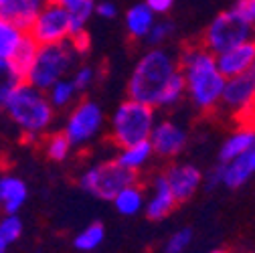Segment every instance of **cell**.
<instances>
[{
	"instance_id": "obj_37",
	"label": "cell",
	"mask_w": 255,
	"mask_h": 253,
	"mask_svg": "<svg viewBox=\"0 0 255 253\" xmlns=\"http://www.w3.org/2000/svg\"><path fill=\"white\" fill-rule=\"evenodd\" d=\"M203 184H207V188H217V186L223 184V162L215 164V166L207 172V176L203 174Z\"/></svg>"
},
{
	"instance_id": "obj_32",
	"label": "cell",
	"mask_w": 255,
	"mask_h": 253,
	"mask_svg": "<svg viewBox=\"0 0 255 253\" xmlns=\"http://www.w3.org/2000/svg\"><path fill=\"white\" fill-rule=\"evenodd\" d=\"M69 79L73 81V85L81 93V91H87L95 83V79H98V73H95V67H91V65H79V67H75L71 71Z\"/></svg>"
},
{
	"instance_id": "obj_26",
	"label": "cell",
	"mask_w": 255,
	"mask_h": 253,
	"mask_svg": "<svg viewBox=\"0 0 255 253\" xmlns=\"http://www.w3.org/2000/svg\"><path fill=\"white\" fill-rule=\"evenodd\" d=\"M106 239V229L102 223H89L87 227H83L75 239H73V247L77 251H83V253H89V251H95Z\"/></svg>"
},
{
	"instance_id": "obj_36",
	"label": "cell",
	"mask_w": 255,
	"mask_h": 253,
	"mask_svg": "<svg viewBox=\"0 0 255 253\" xmlns=\"http://www.w3.org/2000/svg\"><path fill=\"white\" fill-rule=\"evenodd\" d=\"M142 2L156 14V16H164L172 10L174 0H142Z\"/></svg>"
},
{
	"instance_id": "obj_30",
	"label": "cell",
	"mask_w": 255,
	"mask_h": 253,
	"mask_svg": "<svg viewBox=\"0 0 255 253\" xmlns=\"http://www.w3.org/2000/svg\"><path fill=\"white\" fill-rule=\"evenodd\" d=\"M20 81H22V75H18L8 63H2V67H0V108L4 106V102L8 100V96Z\"/></svg>"
},
{
	"instance_id": "obj_40",
	"label": "cell",
	"mask_w": 255,
	"mask_h": 253,
	"mask_svg": "<svg viewBox=\"0 0 255 253\" xmlns=\"http://www.w3.org/2000/svg\"><path fill=\"white\" fill-rule=\"evenodd\" d=\"M211 253H229V251H211Z\"/></svg>"
},
{
	"instance_id": "obj_17",
	"label": "cell",
	"mask_w": 255,
	"mask_h": 253,
	"mask_svg": "<svg viewBox=\"0 0 255 253\" xmlns=\"http://www.w3.org/2000/svg\"><path fill=\"white\" fill-rule=\"evenodd\" d=\"M255 174V142L251 148L231 162H223V184L229 188H239L249 182Z\"/></svg>"
},
{
	"instance_id": "obj_6",
	"label": "cell",
	"mask_w": 255,
	"mask_h": 253,
	"mask_svg": "<svg viewBox=\"0 0 255 253\" xmlns=\"http://www.w3.org/2000/svg\"><path fill=\"white\" fill-rule=\"evenodd\" d=\"M253 39V30L249 20L235 8H227L219 12L207 26L205 37H203V47L209 49L213 55H219L227 51L243 41Z\"/></svg>"
},
{
	"instance_id": "obj_18",
	"label": "cell",
	"mask_w": 255,
	"mask_h": 253,
	"mask_svg": "<svg viewBox=\"0 0 255 253\" xmlns=\"http://www.w3.org/2000/svg\"><path fill=\"white\" fill-rule=\"evenodd\" d=\"M255 142V126H247L241 124L235 132H231L223 146L219 148V162H231L235 158H239L241 154H245L251 144Z\"/></svg>"
},
{
	"instance_id": "obj_1",
	"label": "cell",
	"mask_w": 255,
	"mask_h": 253,
	"mask_svg": "<svg viewBox=\"0 0 255 253\" xmlns=\"http://www.w3.org/2000/svg\"><path fill=\"white\" fill-rule=\"evenodd\" d=\"M178 69L190 102L203 112L219 108L227 79L219 71L217 59L209 49L203 45L186 47L178 57Z\"/></svg>"
},
{
	"instance_id": "obj_2",
	"label": "cell",
	"mask_w": 255,
	"mask_h": 253,
	"mask_svg": "<svg viewBox=\"0 0 255 253\" xmlns=\"http://www.w3.org/2000/svg\"><path fill=\"white\" fill-rule=\"evenodd\" d=\"M18 134L30 142L43 140L55 124L57 110L51 106L47 93L26 81H20L0 108Z\"/></svg>"
},
{
	"instance_id": "obj_12",
	"label": "cell",
	"mask_w": 255,
	"mask_h": 253,
	"mask_svg": "<svg viewBox=\"0 0 255 253\" xmlns=\"http://www.w3.org/2000/svg\"><path fill=\"white\" fill-rule=\"evenodd\" d=\"M148 140L152 144L154 154L162 156V158H174L186 148L188 136L180 124H176L172 120H162V122L154 124Z\"/></svg>"
},
{
	"instance_id": "obj_24",
	"label": "cell",
	"mask_w": 255,
	"mask_h": 253,
	"mask_svg": "<svg viewBox=\"0 0 255 253\" xmlns=\"http://www.w3.org/2000/svg\"><path fill=\"white\" fill-rule=\"evenodd\" d=\"M45 93H47L51 106L57 112L59 110H69L77 102V98H79V91H77V87L73 85V81L69 77H63V79L55 81Z\"/></svg>"
},
{
	"instance_id": "obj_9",
	"label": "cell",
	"mask_w": 255,
	"mask_h": 253,
	"mask_svg": "<svg viewBox=\"0 0 255 253\" xmlns=\"http://www.w3.org/2000/svg\"><path fill=\"white\" fill-rule=\"evenodd\" d=\"M37 47L39 45L28 37L26 28L0 16V63H8L18 75H22V81L33 63Z\"/></svg>"
},
{
	"instance_id": "obj_33",
	"label": "cell",
	"mask_w": 255,
	"mask_h": 253,
	"mask_svg": "<svg viewBox=\"0 0 255 253\" xmlns=\"http://www.w3.org/2000/svg\"><path fill=\"white\" fill-rule=\"evenodd\" d=\"M67 43H69V47L77 53V57L87 55L89 49H91V37L87 35V28H85V30H79V33H75V35H71Z\"/></svg>"
},
{
	"instance_id": "obj_27",
	"label": "cell",
	"mask_w": 255,
	"mask_h": 253,
	"mask_svg": "<svg viewBox=\"0 0 255 253\" xmlns=\"http://www.w3.org/2000/svg\"><path fill=\"white\" fill-rule=\"evenodd\" d=\"M186 98V89H184V79L180 75V69L172 75V79L166 83L164 91H162V96L160 100H158V106L156 108H162V110H168V108H174L178 106L182 100Z\"/></svg>"
},
{
	"instance_id": "obj_3",
	"label": "cell",
	"mask_w": 255,
	"mask_h": 253,
	"mask_svg": "<svg viewBox=\"0 0 255 253\" xmlns=\"http://www.w3.org/2000/svg\"><path fill=\"white\" fill-rule=\"evenodd\" d=\"M178 71V57L164 49L152 47L146 51L132 69L128 79V98L156 108L166 83Z\"/></svg>"
},
{
	"instance_id": "obj_31",
	"label": "cell",
	"mask_w": 255,
	"mask_h": 253,
	"mask_svg": "<svg viewBox=\"0 0 255 253\" xmlns=\"http://www.w3.org/2000/svg\"><path fill=\"white\" fill-rule=\"evenodd\" d=\"M190 243H193V231H190L188 227L178 229V231H174V233L166 239V243H164V253H184V251L190 247Z\"/></svg>"
},
{
	"instance_id": "obj_34",
	"label": "cell",
	"mask_w": 255,
	"mask_h": 253,
	"mask_svg": "<svg viewBox=\"0 0 255 253\" xmlns=\"http://www.w3.org/2000/svg\"><path fill=\"white\" fill-rule=\"evenodd\" d=\"M95 16L104 20H114L118 16V4L114 0H95Z\"/></svg>"
},
{
	"instance_id": "obj_25",
	"label": "cell",
	"mask_w": 255,
	"mask_h": 253,
	"mask_svg": "<svg viewBox=\"0 0 255 253\" xmlns=\"http://www.w3.org/2000/svg\"><path fill=\"white\" fill-rule=\"evenodd\" d=\"M43 148H45V154L53 162H65L73 150L71 142L67 140V136L63 132H49L43 138Z\"/></svg>"
},
{
	"instance_id": "obj_19",
	"label": "cell",
	"mask_w": 255,
	"mask_h": 253,
	"mask_svg": "<svg viewBox=\"0 0 255 253\" xmlns=\"http://www.w3.org/2000/svg\"><path fill=\"white\" fill-rule=\"evenodd\" d=\"M154 22H156V14L144 2H134L126 10V16H124L126 33L136 41H146Z\"/></svg>"
},
{
	"instance_id": "obj_35",
	"label": "cell",
	"mask_w": 255,
	"mask_h": 253,
	"mask_svg": "<svg viewBox=\"0 0 255 253\" xmlns=\"http://www.w3.org/2000/svg\"><path fill=\"white\" fill-rule=\"evenodd\" d=\"M251 24V30H253V37H255V0H237L233 4Z\"/></svg>"
},
{
	"instance_id": "obj_13",
	"label": "cell",
	"mask_w": 255,
	"mask_h": 253,
	"mask_svg": "<svg viewBox=\"0 0 255 253\" xmlns=\"http://www.w3.org/2000/svg\"><path fill=\"white\" fill-rule=\"evenodd\" d=\"M164 178L176 203H184L188 199H193L203 186V172L190 162L170 164L168 170L164 172Z\"/></svg>"
},
{
	"instance_id": "obj_8",
	"label": "cell",
	"mask_w": 255,
	"mask_h": 253,
	"mask_svg": "<svg viewBox=\"0 0 255 253\" xmlns=\"http://www.w3.org/2000/svg\"><path fill=\"white\" fill-rule=\"evenodd\" d=\"M136 182V174L126 170L118 160H104L91 164L79 176V186L95 199L112 201L124 186Z\"/></svg>"
},
{
	"instance_id": "obj_4",
	"label": "cell",
	"mask_w": 255,
	"mask_h": 253,
	"mask_svg": "<svg viewBox=\"0 0 255 253\" xmlns=\"http://www.w3.org/2000/svg\"><path fill=\"white\" fill-rule=\"evenodd\" d=\"M77 53L69 47V43L55 45H39L33 57V63L24 73V81L47 91L55 81L69 77L77 67Z\"/></svg>"
},
{
	"instance_id": "obj_39",
	"label": "cell",
	"mask_w": 255,
	"mask_h": 253,
	"mask_svg": "<svg viewBox=\"0 0 255 253\" xmlns=\"http://www.w3.org/2000/svg\"><path fill=\"white\" fill-rule=\"evenodd\" d=\"M249 73L255 77V59H253V65H251V69H249Z\"/></svg>"
},
{
	"instance_id": "obj_41",
	"label": "cell",
	"mask_w": 255,
	"mask_h": 253,
	"mask_svg": "<svg viewBox=\"0 0 255 253\" xmlns=\"http://www.w3.org/2000/svg\"><path fill=\"white\" fill-rule=\"evenodd\" d=\"M0 174H2V166H0Z\"/></svg>"
},
{
	"instance_id": "obj_20",
	"label": "cell",
	"mask_w": 255,
	"mask_h": 253,
	"mask_svg": "<svg viewBox=\"0 0 255 253\" xmlns=\"http://www.w3.org/2000/svg\"><path fill=\"white\" fill-rule=\"evenodd\" d=\"M45 2L47 0H0V16L12 20L22 28H28Z\"/></svg>"
},
{
	"instance_id": "obj_16",
	"label": "cell",
	"mask_w": 255,
	"mask_h": 253,
	"mask_svg": "<svg viewBox=\"0 0 255 253\" xmlns=\"http://www.w3.org/2000/svg\"><path fill=\"white\" fill-rule=\"evenodd\" d=\"M28 201L26 182L10 172L0 174V211L2 215H18Z\"/></svg>"
},
{
	"instance_id": "obj_5",
	"label": "cell",
	"mask_w": 255,
	"mask_h": 253,
	"mask_svg": "<svg viewBox=\"0 0 255 253\" xmlns=\"http://www.w3.org/2000/svg\"><path fill=\"white\" fill-rule=\"evenodd\" d=\"M154 124H156V114L152 106L128 98L112 114L110 136L118 148H124V146L148 140Z\"/></svg>"
},
{
	"instance_id": "obj_10",
	"label": "cell",
	"mask_w": 255,
	"mask_h": 253,
	"mask_svg": "<svg viewBox=\"0 0 255 253\" xmlns=\"http://www.w3.org/2000/svg\"><path fill=\"white\" fill-rule=\"evenodd\" d=\"M26 33L37 45H55V43H67L69 37L75 33V28L65 8L45 2L43 8L33 18V22L28 24Z\"/></svg>"
},
{
	"instance_id": "obj_14",
	"label": "cell",
	"mask_w": 255,
	"mask_h": 253,
	"mask_svg": "<svg viewBox=\"0 0 255 253\" xmlns=\"http://www.w3.org/2000/svg\"><path fill=\"white\" fill-rule=\"evenodd\" d=\"M215 59H217L219 71L223 73L225 79L249 73V69L253 65V59H255V37L215 55Z\"/></svg>"
},
{
	"instance_id": "obj_11",
	"label": "cell",
	"mask_w": 255,
	"mask_h": 253,
	"mask_svg": "<svg viewBox=\"0 0 255 253\" xmlns=\"http://www.w3.org/2000/svg\"><path fill=\"white\" fill-rule=\"evenodd\" d=\"M219 106L241 118V124L255 126V77L251 73L229 77Z\"/></svg>"
},
{
	"instance_id": "obj_21",
	"label": "cell",
	"mask_w": 255,
	"mask_h": 253,
	"mask_svg": "<svg viewBox=\"0 0 255 253\" xmlns=\"http://www.w3.org/2000/svg\"><path fill=\"white\" fill-rule=\"evenodd\" d=\"M152 156H154V150H152L150 140H142V142H136V144H130V146L120 148L116 160H118L126 170H130V172L136 174L138 170H142V168L150 162Z\"/></svg>"
},
{
	"instance_id": "obj_15",
	"label": "cell",
	"mask_w": 255,
	"mask_h": 253,
	"mask_svg": "<svg viewBox=\"0 0 255 253\" xmlns=\"http://www.w3.org/2000/svg\"><path fill=\"white\" fill-rule=\"evenodd\" d=\"M176 199L174 195L170 193L168 188V182L164 178V174L156 176L152 180V186H150V193L146 195V201H144V213L148 215V219L152 221H160V219H166L174 207H176Z\"/></svg>"
},
{
	"instance_id": "obj_38",
	"label": "cell",
	"mask_w": 255,
	"mask_h": 253,
	"mask_svg": "<svg viewBox=\"0 0 255 253\" xmlns=\"http://www.w3.org/2000/svg\"><path fill=\"white\" fill-rule=\"evenodd\" d=\"M8 249H10V245H6L4 241H0V253H8Z\"/></svg>"
},
{
	"instance_id": "obj_42",
	"label": "cell",
	"mask_w": 255,
	"mask_h": 253,
	"mask_svg": "<svg viewBox=\"0 0 255 253\" xmlns=\"http://www.w3.org/2000/svg\"><path fill=\"white\" fill-rule=\"evenodd\" d=\"M0 67H2V63H0Z\"/></svg>"
},
{
	"instance_id": "obj_23",
	"label": "cell",
	"mask_w": 255,
	"mask_h": 253,
	"mask_svg": "<svg viewBox=\"0 0 255 253\" xmlns=\"http://www.w3.org/2000/svg\"><path fill=\"white\" fill-rule=\"evenodd\" d=\"M47 2L57 4V6L65 8L69 12L75 33H79V30H85L87 28V22L95 14V0H47Z\"/></svg>"
},
{
	"instance_id": "obj_7",
	"label": "cell",
	"mask_w": 255,
	"mask_h": 253,
	"mask_svg": "<svg viewBox=\"0 0 255 253\" xmlns=\"http://www.w3.org/2000/svg\"><path fill=\"white\" fill-rule=\"evenodd\" d=\"M106 126V112L93 100H77L63 124V134L73 148H83L98 138Z\"/></svg>"
},
{
	"instance_id": "obj_22",
	"label": "cell",
	"mask_w": 255,
	"mask_h": 253,
	"mask_svg": "<svg viewBox=\"0 0 255 253\" xmlns=\"http://www.w3.org/2000/svg\"><path fill=\"white\" fill-rule=\"evenodd\" d=\"M144 201H146V193L136 182L124 186L122 191L112 199L116 211L120 215H126V217H134L140 211H144Z\"/></svg>"
},
{
	"instance_id": "obj_28",
	"label": "cell",
	"mask_w": 255,
	"mask_h": 253,
	"mask_svg": "<svg viewBox=\"0 0 255 253\" xmlns=\"http://www.w3.org/2000/svg\"><path fill=\"white\" fill-rule=\"evenodd\" d=\"M22 219L18 215H2L0 217V241L12 245L22 235Z\"/></svg>"
},
{
	"instance_id": "obj_29",
	"label": "cell",
	"mask_w": 255,
	"mask_h": 253,
	"mask_svg": "<svg viewBox=\"0 0 255 253\" xmlns=\"http://www.w3.org/2000/svg\"><path fill=\"white\" fill-rule=\"evenodd\" d=\"M172 35H174V22L168 18H156L146 41L150 47H164V43L168 39H172Z\"/></svg>"
}]
</instances>
